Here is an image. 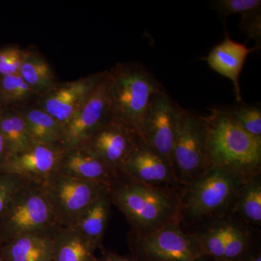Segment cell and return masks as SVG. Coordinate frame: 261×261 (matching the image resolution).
<instances>
[{
    "instance_id": "cell-21",
    "label": "cell",
    "mask_w": 261,
    "mask_h": 261,
    "mask_svg": "<svg viewBox=\"0 0 261 261\" xmlns=\"http://www.w3.org/2000/svg\"><path fill=\"white\" fill-rule=\"evenodd\" d=\"M231 214L248 226H261V176L246 180L238 192Z\"/></svg>"
},
{
    "instance_id": "cell-23",
    "label": "cell",
    "mask_w": 261,
    "mask_h": 261,
    "mask_svg": "<svg viewBox=\"0 0 261 261\" xmlns=\"http://www.w3.org/2000/svg\"><path fill=\"white\" fill-rule=\"evenodd\" d=\"M0 132L4 138L8 158L23 152L34 144L23 117L15 108H4L0 111Z\"/></svg>"
},
{
    "instance_id": "cell-14",
    "label": "cell",
    "mask_w": 261,
    "mask_h": 261,
    "mask_svg": "<svg viewBox=\"0 0 261 261\" xmlns=\"http://www.w3.org/2000/svg\"><path fill=\"white\" fill-rule=\"evenodd\" d=\"M122 174L153 186L179 187L172 164L139 139L121 169Z\"/></svg>"
},
{
    "instance_id": "cell-20",
    "label": "cell",
    "mask_w": 261,
    "mask_h": 261,
    "mask_svg": "<svg viewBox=\"0 0 261 261\" xmlns=\"http://www.w3.org/2000/svg\"><path fill=\"white\" fill-rule=\"evenodd\" d=\"M110 190L99 196L71 226L98 247L102 243L111 216L113 203Z\"/></svg>"
},
{
    "instance_id": "cell-3",
    "label": "cell",
    "mask_w": 261,
    "mask_h": 261,
    "mask_svg": "<svg viewBox=\"0 0 261 261\" xmlns=\"http://www.w3.org/2000/svg\"><path fill=\"white\" fill-rule=\"evenodd\" d=\"M209 122L211 166L244 181L261 175V140L243 129L226 111L213 110Z\"/></svg>"
},
{
    "instance_id": "cell-28",
    "label": "cell",
    "mask_w": 261,
    "mask_h": 261,
    "mask_svg": "<svg viewBox=\"0 0 261 261\" xmlns=\"http://www.w3.org/2000/svg\"><path fill=\"white\" fill-rule=\"evenodd\" d=\"M25 182L27 181L23 178L15 175L0 172V216Z\"/></svg>"
},
{
    "instance_id": "cell-30",
    "label": "cell",
    "mask_w": 261,
    "mask_h": 261,
    "mask_svg": "<svg viewBox=\"0 0 261 261\" xmlns=\"http://www.w3.org/2000/svg\"><path fill=\"white\" fill-rule=\"evenodd\" d=\"M99 261H140L136 257L132 256H126V255H121L114 252H107L103 254L102 257L99 258Z\"/></svg>"
},
{
    "instance_id": "cell-34",
    "label": "cell",
    "mask_w": 261,
    "mask_h": 261,
    "mask_svg": "<svg viewBox=\"0 0 261 261\" xmlns=\"http://www.w3.org/2000/svg\"><path fill=\"white\" fill-rule=\"evenodd\" d=\"M3 106H2V105L0 104V111H1L2 109H3Z\"/></svg>"
},
{
    "instance_id": "cell-31",
    "label": "cell",
    "mask_w": 261,
    "mask_h": 261,
    "mask_svg": "<svg viewBox=\"0 0 261 261\" xmlns=\"http://www.w3.org/2000/svg\"><path fill=\"white\" fill-rule=\"evenodd\" d=\"M8 158V154L6 145H5L4 138L0 132V166L6 161Z\"/></svg>"
},
{
    "instance_id": "cell-25",
    "label": "cell",
    "mask_w": 261,
    "mask_h": 261,
    "mask_svg": "<svg viewBox=\"0 0 261 261\" xmlns=\"http://www.w3.org/2000/svg\"><path fill=\"white\" fill-rule=\"evenodd\" d=\"M243 129L261 140V111L259 107L240 106L226 111Z\"/></svg>"
},
{
    "instance_id": "cell-32",
    "label": "cell",
    "mask_w": 261,
    "mask_h": 261,
    "mask_svg": "<svg viewBox=\"0 0 261 261\" xmlns=\"http://www.w3.org/2000/svg\"><path fill=\"white\" fill-rule=\"evenodd\" d=\"M247 261H261V252L259 250L256 253L254 254Z\"/></svg>"
},
{
    "instance_id": "cell-4",
    "label": "cell",
    "mask_w": 261,
    "mask_h": 261,
    "mask_svg": "<svg viewBox=\"0 0 261 261\" xmlns=\"http://www.w3.org/2000/svg\"><path fill=\"white\" fill-rule=\"evenodd\" d=\"M107 76L111 119L130 127L141 137L151 98L165 89L145 66L135 62L118 63Z\"/></svg>"
},
{
    "instance_id": "cell-33",
    "label": "cell",
    "mask_w": 261,
    "mask_h": 261,
    "mask_svg": "<svg viewBox=\"0 0 261 261\" xmlns=\"http://www.w3.org/2000/svg\"><path fill=\"white\" fill-rule=\"evenodd\" d=\"M0 261H7L4 260V259L2 258V257H0Z\"/></svg>"
},
{
    "instance_id": "cell-26",
    "label": "cell",
    "mask_w": 261,
    "mask_h": 261,
    "mask_svg": "<svg viewBox=\"0 0 261 261\" xmlns=\"http://www.w3.org/2000/svg\"><path fill=\"white\" fill-rule=\"evenodd\" d=\"M27 51L15 46L0 49V76L18 73Z\"/></svg>"
},
{
    "instance_id": "cell-7",
    "label": "cell",
    "mask_w": 261,
    "mask_h": 261,
    "mask_svg": "<svg viewBox=\"0 0 261 261\" xmlns=\"http://www.w3.org/2000/svg\"><path fill=\"white\" fill-rule=\"evenodd\" d=\"M132 256L140 261H211L202 253L195 233L183 230L179 221L146 233L130 231Z\"/></svg>"
},
{
    "instance_id": "cell-1",
    "label": "cell",
    "mask_w": 261,
    "mask_h": 261,
    "mask_svg": "<svg viewBox=\"0 0 261 261\" xmlns=\"http://www.w3.org/2000/svg\"><path fill=\"white\" fill-rule=\"evenodd\" d=\"M179 187L146 185L120 175L110 190L112 203L137 233L152 232L179 221Z\"/></svg>"
},
{
    "instance_id": "cell-11",
    "label": "cell",
    "mask_w": 261,
    "mask_h": 261,
    "mask_svg": "<svg viewBox=\"0 0 261 261\" xmlns=\"http://www.w3.org/2000/svg\"><path fill=\"white\" fill-rule=\"evenodd\" d=\"M106 73L99 72L72 82H58L36 102L63 127L80 111Z\"/></svg>"
},
{
    "instance_id": "cell-15",
    "label": "cell",
    "mask_w": 261,
    "mask_h": 261,
    "mask_svg": "<svg viewBox=\"0 0 261 261\" xmlns=\"http://www.w3.org/2000/svg\"><path fill=\"white\" fill-rule=\"evenodd\" d=\"M57 173L111 187L121 175L103 162L85 143L63 150Z\"/></svg>"
},
{
    "instance_id": "cell-8",
    "label": "cell",
    "mask_w": 261,
    "mask_h": 261,
    "mask_svg": "<svg viewBox=\"0 0 261 261\" xmlns=\"http://www.w3.org/2000/svg\"><path fill=\"white\" fill-rule=\"evenodd\" d=\"M61 226H71L105 192V184L84 181L57 173L42 185Z\"/></svg>"
},
{
    "instance_id": "cell-16",
    "label": "cell",
    "mask_w": 261,
    "mask_h": 261,
    "mask_svg": "<svg viewBox=\"0 0 261 261\" xmlns=\"http://www.w3.org/2000/svg\"><path fill=\"white\" fill-rule=\"evenodd\" d=\"M255 50V48H248L245 44L234 42L226 33L224 40L213 48L205 58L211 69L232 82L239 102L243 101L239 82L240 74L247 57Z\"/></svg>"
},
{
    "instance_id": "cell-13",
    "label": "cell",
    "mask_w": 261,
    "mask_h": 261,
    "mask_svg": "<svg viewBox=\"0 0 261 261\" xmlns=\"http://www.w3.org/2000/svg\"><path fill=\"white\" fill-rule=\"evenodd\" d=\"M140 137L133 128L111 119L84 143L113 171L121 174L125 161Z\"/></svg>"
},
{
    "instance_id": "cell-10",
    "label": "cell",
    "mask_w": 261,
    "mask_h": 261,
    "mask_svg": "<svg viewBox=\"0 0 261 261\" xmlns=\"http://www.w3.org/2000/svg\"><path fill=\"white\" fill-rule=\"evenodd\" d=\"M108 71L80 111L63 127L58 145L63 150L84 143L111 120Z\"/></svg>"
},
{
    "instance_id": "cell-27",
    "label": "cell",
    "mask_w": 261,
    "mask_h": 261,
    "mask_svg": "<svg viewBox=\"0 0 261 261\" xmlns=\"http://www.w3.org/2000/svg\"><path fill=\"white\" fill-rule=\"evenodd\" d=\"M213 9L217 10L223 17L236 13H246L261 8L260 0H218L211 3Z\"/></svg>"
},
{
    "instance_id": "cell-12",
    "label": "cell",
    "mask_w": 261,
    "mask_h": 261,
    "mask_svg": "<svg viewBox=\"0 0 261 261\" xmlns=\"http://www.w3.org/2000/svg\"><path fill=\"white\" fill-rule=\"evenodd\" d=\"M63 152L58 145L34 144L23 152L8 158L0 166V172L43 185L58 172Z\"/></svg>"
},
{
    "instance_id": "cell-22",
    "label": "cell",
    "mask_w": 261,
    "mask_h": 261,
    "mask_svg": "<svg viewBox=\"0 0 261 261\" xmlns=\"http://www.w3.org/2000/svg\"><path fill=\"white\" fill-rule=\"evenodd\" d=\"M18 73L39 96L58 84L51 65L38 51L27 49Z\"/></svg>"
},
{
    "instance_id": "cell-19",
    "label": "cell",
    "mask_w": 261,
    "mask_h": 261,
    "mask_svg": "<svg viewBox=\"0 0 261 261\" xmlns=\"http://www.w3.org/2000/svg\"><path fill=\"white\" fill-rule=\"evenodd\" d=\"M23 117L34 144L58 145L63 127L35 101L15 108Z\"/></svg>"
},
{
    "instance_id": "cell-2",
    "label": "cell",
    "mask_w": 261,
    "mask_h": 261,
    "mask_svg": "<svg viewBox=\"0 0 261 261\" xmlns=\"http://www.w3.org/2000/svg\"><path fill=\"white\" fill-rule=\"evenodd\" d=\"M245 181L224 170L211 166L198 178L180 187V224L195 230L231 214L239 190Z\"/></svg>"
},
{
    "instance_id": "cell-29",
    "label": "cell",
    "mask_w": 261,
    "mask_h": 261,
    "mask_svg": "<svg viewBox=\"0 0 261 261\" xmlns=\"http://www.w3.org/2000/svg\"><path fill=\"white\" fill-rule=\"evenodd\" d=\"M240 28L249 39H253L256 44L255 49H260L261 8L242 14Z\"/></svg>"
},
{
    "instance_id": "cell-5",
    "label": "cell",
    "mask_w": 261,
    "mask_h": 261,
    "mask_svg": "<svg viewBox=\"0 0 261 261\" xmlns=\"http://www.w3.org/2000/svg\"><path fill=\"white\" fill-rule=\"evenodd\" d=\"M60 227L44 187L27 181L0 216V246L22 235H53Z\"/></svg>"
},
{
    "instance_id": "cell-18",
    "label": "cell",
    "mask_w": 261,
    "mask_h": 261,
    "mask_svg": "<svg viewBox=\"0 0 261 261\" xmlns=\"http://www.w3.org/2000/svg\"><path fill=\"white\" fill-rule=\"evenodd\" d=\"M53 235H22L0 246V257L7 261H53Z\"/></svg>"
},
{
    "instance_id": "cell-9",
    "label": "cell",
    "mask_w": 261,
    "mask_h": 261,
    "mask_svg": "<svg viewBox=\"0 0 261 261\" xmlns=\"http://www.w3.org/2000/svg\"><path fill=\"white\" fill-rule=\"evenodd\" d=\"M179 108L166 90L154 94L149 102L141 130V138L145 143L171 163Z\"/></svg>"
},
{
    "instance_id": "cell-17",
    "label": "cell",
    "mask_w": 261,
    "mask_h": 261,
    "mask_svg": "<svg viewBox=\"0 0 261 261\" xmlns=\"http://www.w3.org/2000/svg\"><path fill=\"white\" fill-rule=\"evenodd\" d=\"M53 261H99L97 245L73 226H61L53 234Z\"/></svg>"
},
{
    "instance_id": "cell-6",
    "label": "cell",
    "mask_w": 261,
    "mask_h": 261,
    "mask_svg": "<svg viewBox=\"0 0 261 261\" xmlns=\"http://www.w3.org/2000/svg\"><path fill=\"white\" fill-rule=\"evenodd\" d=\"M207 117L179 108L171 164L180 187L198 178L211 167Z\"/></svg>"
},
{
    "instance_id": "cell-24",
    "label": "cell",
    "mask_w": 261,
    "mask_h": 261,
    "mask_svg": "<svg viewBox=\"0 0 261 261\" xmlns=\"http://www.w3.org/2000/svg\"><path fill=\"white\" fill-rule=\"evenodd\" d=\"M39 97L19 73L0 76V104L3 108H19Z\"/></svg>"
},
{
    "instance_id": "cell-35",
    "label": "cell",
    "mask_w": 261,
    "mask_h": 261,
    "mask_svg": "<svg viewBox=\"0 0 261 261\" xmlns=\"http://www.w3.org/2000/svg\"><path fill=\"white\" fill-rule=\"evenodd\" d=\"M211 261H231V260H211ZM247 261V260H246Z\"/></svg>"
}]
</instances>
